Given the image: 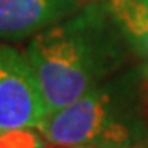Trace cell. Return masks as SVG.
<instances>
[{
    "mask_svg": "<svg viewBox=\"0 0 148 148\" xmlns=\"http://www.w3.org/2000/svg\"><path fill=\"white\" fill-rule=\"evenodd\" d=\"M0 148H45V138L36 128L0 130Z\"/></svg>",
    "mask_w": 148,
    "mask_h": 148,
    "instance_id": "cell-6",
    "label": "cell"
},
{
    "mask_svg": "<svg viewBox=\"0 0 148 148\" xmlns=\"http://www.w3.org/2000/svg\"><path fill=\"white\" fill-rule=\"evenodd\" d=\"M123 40L106 0L86 2L68 18L33 35L25 54L46 115L109 79L122 64Z\"/></svg>",
    "mask_w": 148,
    "mask_h": 148,
    "instance_id": "cell-1",
    "label": "cell"
},
{
    "mask_svg": "<svg viewBox=\"0 0 148 148\" xmlns=\"http://www.w3.org/2000/svg\"><path fill=\"white\" fill-rule=\"evenodd\" d=\"M82 5V0H0V41L30 38Z\"/></svg>",
    "mask_w": 148,
    "mask_h": 148,
    "instance_id": "cell-4",
    "label": "cell"
},
{
    "mask_svg": "<svg viewBox=\"0 0 148 148\" xmlns=\"http://www.w3.org/2000/svg\"><path fill=\"white\" fill-rule=\"evenodd\" d=\"M142 148H148V142H147V143H145V145H143V147H142Z\"/></svg>",
    "mask_w": 148,
    "mask_h": 148,
    "instance_id": "cell-7",
    "label": "cell"
},
{
    "mask_svg": "<svg viewBox=\"0 0 148 148\" xmlns=\"http://www.w3.org/2000/svg\"><path fill=\"white\" fill-rule=\"evenodd\" d=\"M45 117V102L27 54L0 41V130H38Z\"/></svg>",
    "mask_w": 148,
    "mask_h": 148,
    "instance_id": "cell-3",
    "label": "cell"
},
{
    "mask_svg": "<svg viewBox=\"0 0 148 148\" xmlns=\"http://www.w3.org/2000/svg\"><path fill=\"white\" fill-rule=\"evenodd\" d=\"M76 148H92V147H76Z\"/></svg>",
    "mask_w": 148,
    "mask_h": 148,
    "instance_id": "cell-8",
    "label": "cell"
},
{
    "mask_svg": "<svg viewBox=\"0 0 148 148\" xmlns=\"http://www.w3.org/2000/svg\"><path fill=\"white\" fill-rule=\"evenodd\" d=\"M125 41L142 63L148 82V0H106Z\"/></svg>",
    "mask_w": 148,
    "mask_h": 148,
    "instance_id": "cell-5",
    "label": "cell"
},
{
    "mask_svg": "<svg viewBox=\"0 0 148 148\" xmlns=\"http://www.w3.org/2000/svg\"><path fill=\"white\" fill-rule=\"evenodd\" d=\"M38 132L63 148H135L142 142V125L115 82H102L46 115Z\"/></svg>",
    "mask_w": 148,
    "mask_h": 148,
    "instance_id": "cell-2",
    "label": "cell"
}]
</instances>
